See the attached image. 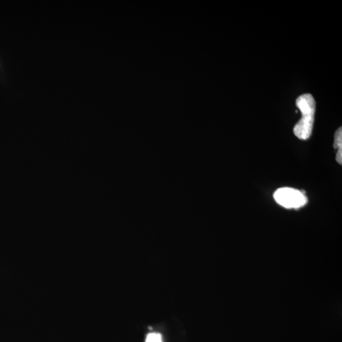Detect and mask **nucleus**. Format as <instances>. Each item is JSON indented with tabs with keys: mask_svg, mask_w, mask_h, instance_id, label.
<instances>
[{
	"mask_svg": "<svg viewBox=\"0 0 342 342\" xmlns=\"http://www.w3.org/2000/svg\"><path fill=\"white\" fill-rule=\"evenodd\" d=\"M305 191L292 188H281L274 193L277 203L287 209H299L306 205L308 199Z\"/></svg>",
	"mask_w": 342,
	"mask_h": 342,
	"instance_id": "2",
	"label": "nucleus"
},
{
	"mask_svg": "<svg viewBox=\"0 0 342 342\" xmlns=\"http://www.w3.org/2000/svg\"><path fill=\"white\" fill-rule=\"evenodd\" d=\"M334 148L338 149V152L336 154V160L338 164H342V131L341 128H340L336 131L335 134V141H334Z\"/></svg>",
	"mask_w": 342,
	"mask_h": 342,
	"instance_id": "3",
	"label": "nucleus"
},
{
	"mask_svg": "<svg viewBox=\"0 0 342 342\" xmlns=\"http://www.w3.org/2000/svg\"><path fill=\"white\" fill-rule=\"evenodd\" d=\"M146 342H162V336L159 333H150L147 336Z\"/></svg>",
	"mask_w": 342,
	"mask_h": 342,
	"instance_id": "4",
	"label": "nucleus"
},
{
	"mask_svg": "<svg viewBox=\"0 0 342 342\" xmlns=\"http://www.w3.org/2000/svg\"><path fill=\"white\" fill-rule=\"evenodd\" d=\"M296 105L301 112L302 118L294 127V133L298 138L306 140L311 136L313 129L316 110L315 98L308 93L302 95L297 98Z\"/></svg>",
	"mask_w": 342,
	"mask_h": 342,
	"instance_id": "1",
	"label": "nucleus"
}]
</instances>
